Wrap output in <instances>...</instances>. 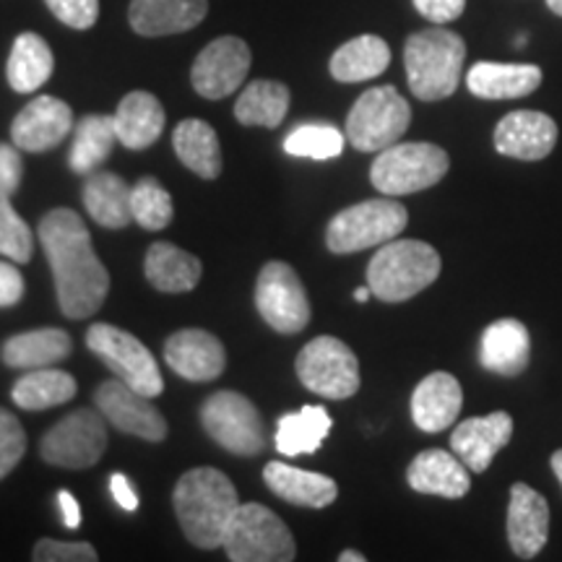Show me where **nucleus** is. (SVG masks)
<instances>
[{
  "instance_id": "nucleus-43",
  "label": "nucleus",
  "mask_w": 562,
  "mask_h": 562,
  "mask_svg": "<svg viewBox=\"0 0 562 562\" xmlns=\"http://www.w3.org/2000/svg\"><path fill=\"white\" fill-rule=\"evenodd\" d=\"M53 16L70 30H89L100 19V0H45Z\"/></svg>"
},
{
  "instance_id": "nucleus-32",
  "label": "nucleus",
  "mask_w": 562,
  "mask_h": 562,
  "mask_svg": "<svg viewBox=\"0 0 562 562\" xmlns=\"http://www.w3.org/2000/svg\"><path fill=\"white\" fill-rule=\"evenodd\" d=\"M391 63L389 42L378 34H362L344 42L331 55V76L341 83H360L381 76Z\"/></svg>"
},
{
  "instance_id": "nucleus-24",
  "label": "nucleus",
  "mask_w": 562,
  "mask_h": 562,
  "mask_svg": "<svg viewBox=\"0 0 562 562\" xmlns=\"http://www.w3.org/2000/svg\"><path fill=\"white\" fill-rule=\"evenodd\" d=\"M482 368L503 378H516L531 362V336L516 318H501L490 323L480 344Z\"/></svg>"
},
{
  "instance_id": "nucleus-25",
  "label": "nucleus",
  "mask_w": 562,
  "mask_h": 562,
  "mask_svg": "<svg viewBox=\"0 0 562 562\" xmlns=\"http://www.w3.org/2000/svg\"><path fill=\"white\" fill-rule=\"evenodd\" d=\"M542 83V68L531 63H474L467 74V87L480 100H518L529 97Z\"/></svg>"
},
{
  "instance_id": "nucleus-22",
  "label": "nucleus",
  "mask_w": 562,
  "mask_h": 562,
  "mask_svg": "<svg viewBox=\"0 0 562 562\" xmlns=\"http://www.w3.org/2000/svg\"><path fill=\"white\" fill-rule=\"evenodd\" d=\"M406 482L414 492L448 497V501H461L472 490L467 463L456 453L440 451V448L422 451L406 469Z\"/></svg>"
},
{
  "instance_id": "nucleus-48",
  "label": "nucleus",
  "mask_w": 562,
  "mask_h": 562,
  "mask_svg": "<svg viewBox=\"0 0 562 562\" xmlns=\"http://www.w3.org/2000/svg\"><path fill=\"white\" fill-rule=\"evenodd\" d=\"M58 505H60V516H63V526L66 529H79L81 526V505L70 495L68 490L58 492Z\"/></svg>"
},
{
  "instance_id": "nucleus-34",
  "label": "nucleus",
  "mask_w": 562,
  "mask_h": 562,
  "mask_svg": "<svg viewBox=\"0 0 562 562\" xmlns=\"http://www.w3.org/2000/svg\"><path fill=\"white\" fill-rule=\"evenodd\" d=\"M331 414L323 406H302L300 412L284 414L277 425V451L281 456H311L323 446V440L331 435Z\"/></svg>"
},
{
  "instance_id": "nucleus-46",
  "label": "nucleus",
  "mask_w": 562,
  "mask_h": 562,
  "mask_svg": "<svg viewBox=\"0 0 562 562\" xmlns=\"http://www.w3.org/2000/svg\"><path fill=\"white\" fill-rule=\"evenodd\" d=\"M24 297V277L13 263L0 261V307L19 305Z\"/></svg>"
},
{
  "instance_id": "nucleus-38",
  "label": "nucleus",
  "mask_w": 562,
  "mask_h": 562,
  "mask_svg": "<svg viewBox=\"0 0 562 562\" xmlns=\"http://www.w3.org/2000/svg\"><path fill=\"white\" fill-rule=\"evenodd\" d=\"M131 211L138 227L159 232L170 227L172 222V195L167 193L165 186H159L157 178H140L131 191Z\"/></svg>"
},
{
  "instance_id": "nucleus-18",
  "label": "nucleus",
  "mask_w": 562,
  "mask_h": 562,
  "mask_svg": "<svg viewBox=\"0 0 562 562\" xmlns=\"http://www.w3.org/2000/svg\"><path fill=\"white\" fill-rule=\"evenodd\" d=\"M513 438V417L508 412H492L487 417H472L456 425L451 448L467 463L469 472L484 474L492 459L508 446Z\"/></svg>"
},
{
  "instance_id": "nucleus-9",
  "label": "nucleus",
  "mask_w": 562,
  "mask_h": 562,
  "mask_svg": "<svg viewBox=\"0 0 562 562\" xmlns=\"http://www.w3.org/2000/svg\"><path fill=\"white\" fill-rule=\"evenodd\" d=\"M87 347L131 389L149 398L165 393V378H161L157 357L133 334L110 323H94L87 331Z\"/></svg>"
},
{
  "instance_id": "nucleus-37",
  "label": "nucleus",
  "mask_w": 562,
  "mask_h": 562,
  "mask_svg": "<svg viewBox=\"0 0 562 562\" xmlns=\"http://www.w3.org/2000/svg\"><path fill=\"white\" fill-rule=\"evenodd\" d=\"M117 133L112 115H87L76 123L74 144H70L68 167L76 175H89L110 157Z\"/></svg>"
},
{
  "instance_id": "nucleus-15",
  "label": "nucleus",
  "mask_w": 562,
  "mask_h": 562,
  "mask_svg": "<svg viewBox=\"0 0 562 562\" xmlns=\"http://www.w3.org/2000/svg\"><path fill=\"white\" fill-rule=\"evenodd\" d=\"M250 47L240 37H220L209 42L191 68V83L206 100H224L235 94L248 79Z\"/></svg>"
},
{
  "instance_id": "nucleus-8",
  "label": "nucleus",
  "mask_w": 562,
  "mask_h": 562,
  "mask_svg": "<svg viewBox=\"0 0 562 562\" xmlns=\"http://www.w3.org/2000/svg\"><path fill=\"white\" fill-rule=\"evenodd\" d=\"M412 108L393 87L368 89L347 115V140L357 151H383L409 131Z\"/></svg>"
},
{
  "instance_id": "nucleus-29",
  "label": "nucleus",
  "mask_w": 562,
  "mask_h": 562,
  "mask_svg": "<svg viewBox=\"0 0 562 562\" xmlns=\"http://www.w3.org/2000/svg\"><path fill=\"white\" fill-rule=\"evenodd\" d=\"M133 188L115 172H89L83 182V206L100 227L123 229L133 222L131 211Z\"/></svg>"
},
{
  "instance_id": "nucleus-6",
  "label": "nucleus",
  "mask_w": 562,
  "mask_h": 562,
  "mask_svg": "<svg viewBox=\"0 0 562 562\" xmlns=\"http://www.w3.org/2000/svg\"><path fill=\"white\" fill-rule=\"evenodd\" d=\"M222 547L232 562H290L297 558L292 531L261 503H245L235 510Z\"/></svg>"
},
{
  "instance_id": "nucleus-42",
  "label": "nucleus",
  "mask_w": 562,
  "mask_h": 562,
  "mask_svg": "<svg viewBox=\"0 0 562 562\" xmlns=\"http://www.w3.org/2000/svg\"><path fill=\"white\" fill-rule=\"evenodd\" d=\"M32 560L37 562H94L100 560L89 542H58V539H40L34 544Z\"/></svg>"
},
{
  "instance_id": "nucleus-7",
  "label": "nucleus",
  "mask_w": 562,
  "mask_h": 562,
  "mask_svg": "<svg viewBox=\"0 0 562 562\" xmlns=\"http://www.w3.org/2000/svg\"><path fill=\"white\" fill-rule=\"evenodd\" d=\"M409 222V211L393 195L355 203L339 211L326 229V245L336 256L360 252L398 237Z\"/></svg>"
},
{
  "instance_id": "nucleus-20",
  "label": "nucleus",
  "mask_w": 562,
  "mask_h": 562,
  "mask_svg": "<svg viewBox=\"0 0 562 562\" xmlns=\"http://www.w3.org/2000/svg\"><path fill=\"white\" fill-rule=\"evenodd\" d=\"M550 539V505L544 495L529 484L516 482L510 487L508 505V542L516 558L533 560Z\"/></svg>"
},
{
  "instance_id": "nucleus-47",
  "label": "nucleus",
  "mask_w": 562,
  "mask_h": 562,
  "mask_svg": "<svg viewBox=\"0 0 562 562\" xmlns=\"http://www.w3.org/2000/svg\"><path fill=\"white\" fill-rule=\"evenodd\" d=\"M110 492H112V501L121 505L125 513L138 510V492L133 490V484L125 474L110 476Z\"/></svg>"
},
{
  "instance_id": "nucleus-45",
  "label": "nucleus",
  "mask_w": 562,
  "mask_h": 562,
  "mask_svg": "<svg viewBox=\"0 0 562 562\" xmlns=\"http://www.w3.org/2000/svg\"><path fill=\"white\" fill-rule=\"evenodd\" d=\"M414 9L432 24H451L467 9V0H414Z\"/></svg>"
},
{
  "instance_id": "nucleus-12",
  "label": "nucleus",
  "mask_w": 562,
  "mask_h": 562,
  "mask_svg": "<svg viewBox=\"0 0 562 562\" xmlns=\"http://www.w3.org/2000/svg\"><path fill=\"white\" fill-rule=\"evenodd\" d=\"M108 448V419L100 409H79L53 425L40 442V453L50 467L91 469Z\"/></svg>"
},
{
  "instance_id": "nucleus-4",
  "label": "nucleus",
  "mask_w": 562,
  "mask_h": 562,
  "mask_svg": "<svg viewBox=\"0 0 562 562\" xmlns=\"http://www.w3.org/2000/svg\"><path fill=\"white\" fill-rule=\"evenodd\" d=\"M442 261L432 245L422 240H389L372 256L368 286L383 302H406L440 277Z\"/></svg>"
},
{
  "instance_id": "nucleus-30",
  "label": "nucleus",
  "mask_w": 562,
  "mask_h": 562,
  "mask_svg": "<svg viewBox=\"0 0 562 562\" xmlns=\"http://www.w3.org/2000/svg\"><path fill=\"white\" fill-rule=\"evenodd\" d=\"M74 349V339L63 328H37L11 336L0 349V357L9 368L37 370L47 364H58L66 360Z\"/></svg>"
},
{
  "instance_id": "nucleus-26",
  "label": "nucleus",
  "mask_w": 562,
  "mask_h": 562,
  "mask_svg": "<svg viewBox=\"0 0 562 562\" xmlns=\"http://www.w3.org/2000/svg\"><path fill=\"white\" fill-rule=\"evenodd\" d=\"M263 480L271 492L284 503L300 505V508H326L339 495V484L331 476L305 469L290 467V463L271 461L263 469Z\"/></svg>"
},
{
  "instance_id": "nucleus-50",
  "label": "nucleus",
  "mask_w": 562,
  "mask_h": 562,
  "mask_svg": "<svg viewBox=\"0 0 562 562\" xmlns=\"http://www.w3.org/2000/svg\"><path fill=\"white\" fill-rule=\"evenodd\" d=\"M552 469H554V476H558L560 484H562V451L552 453Z\"/></svg>"
},
{
  "instance_id": "nucleus-16",
  "label": "nucleus",
  "mask_w": 562,
  "mask_h": 562,
  "mask_svg": "<svg viewBox=\"0 0 562 562\" xmlns=\"http://www.w3.org/2000/svg\"><path fill=\"white\" fill-rule=\"evenodd\" d=\"M74 131V110L58 97H34L24 110L13 117L11 140L21 151L42 154L63 144Z\"/></svg>"
},
{
  "instance_id": "nucleus-51",
  "label": "nucleus",
  "mask_w": 562,
  "mask_h": 562,
  "mask_svg": "<svg viewBox=\"0 0 562 562\" xmlns=\"http://www.w3.org/2000/svg\"><path fill=\"white\" fill-rule=\"evenodd\" d=\"M370 286H360V290H355V300L357 302H368L370 300Z\"/></svg>"
},
{
  "instance_id": "nucleus-52",
  "label": "nucleus",
  "mask_w": 562,
  "mask_h": 562,
  "mask_svg": "<svg viewBox=\"0 0 562 562\" xmlns=\"http://www.w3.org/2000/svg\"><path fill=\"white\" fill-rule=\"evenodd\" d=\"M547 5H550L552 13H558V16H562V0H547Z\"/></svg>"
},
{
  "instance_id": "nucleus-2",
  "label": "nucleus",
  "mask_w": 562,
  "mask_h": 562,
  "mask_svg": "<svg viewBox=\"0 0 562 562\" xmlns=\"http://www.w3.org/2000/svg\"><path fill=\"white\" fill-rule=\"evenodd\" d=\"M172 505L188 542L201 550H216L224 542L232 516L240 508V497L220 469L195 467L175 484Z\"/></svg>"
},
{
  "instance_id": "nucleus-17",
  "label": "nucleus",
  "mask_w": 562,
  "mask_h": 562,
  "mask_svg": "<svg viewBox=\"0 0 562 562\" xmlns=\"http://www.w3.org/2000/svg\"><path fill=\"white\" fill-rule=\"evenodd\" d=\"M165 362L186 381L209 383L227 368V351L214 334L203 328H182L167 339Z\"/></svg>"
},
{
  "instance_id": "nucleus-5",
  "label": "nucleus",
  "mask_w": 562,
  "mask_h": 562,
  "mask_svg": "<svg viewBox=\"0 0 562 562\" xmlns=\"http://www.w3.org/2000/svg\"><path fill=\"white\" fill-rule=\"evenodd\" d=\"M451 159L448 151L425 140L393 144L381 151L370 167V180L383 195H409L427 191L446 178Z\"/></svg>"
},
{
  "instance_id": "nucleus-27",
  "label": "nucleus",
  "mask_w": 562,
  "mask_h": 562,
  "mask_svg": "<svg viewBox=\"0 0 562 562\" xmlns=\"http://www.w3.org/2000/svg\"><path fill=\"white\" fill-rule=\"evenodd\" d=\"M112 121H115L117 140H121L125 149L140 151L157 144L161 131H165V108H161V102L151 91L138 89L123 97Z\"/></svg>"
},
{
  "instance_id": "nucleus-33",
  "label": "nucleus",
  "mask_w": 562,
  "mask_h": 562,
  "mask_svg": "<svg viewBox=\"0 0 562 562\" xmlns=\"http://www.w3.org/2000/svg\"><path fill=\"white\" fill-rule=\"evenodd\" d=\"M175 154L188 170L203 180H214L222 175V146L216 131L206 121L188 117L172 133Z\"/></svg>"
},
{
  "instance_id": "nucleus-21",
  "label": "nucleus",
  "mask_w": 562,
  "mask_h": 562,
  "mask_svg": "<svg viewBox=\"0 0 562 562\" xmlns=\"http://www.w3.org/2000/svg\"><path fill=\"white\" fill-rule=\"evenodd\" d=\"M461 406V383L451 372H430L412 393V419L422 432L448 430L459 419Z\"/></svg>"
},
{
  "instance_id": "nucleus-3",
  "label": "nucleus",
  "mask_w": 562,
  "mask_h": 562,
  "mask_svg": "<svg viewBox=\"0 0 562 562\" xmlns=\"http://www.w3.org/2000/svg\"><path fill=\"white\" fill-rule=\"evenodd\" d=\"M467 42L451 30L430 26L414 32L404 45L406 81L412 94L422 102H440L459 89Z\"/></svg>"
},
{
  "instance_id": "nucleus-19",
  "label": "nucleus",
  "mask_w": 562,
  "mask_h": 562,
  "mask_svg": "<svg viewBox=\"0 0 562 562\" xmlns=\"http://www.w3.org/2000/svg\"><path fill=\"white\" fill-rule=\"evenodd\" d=\"M554 144H558V123L544 112H508L495 128V149L503 157L539 161L550 157Z\"/></svg>"
},
{
  "instance_id": "nucleus-11",
  "label": "nucleus",
  "mask_w": 562,
  "mask_h": 562,
  "mask_svg": "<svg viewBox=\"0 0 562 562\" xmlns=\"http://www.w3.org/2000/svg\"><path fill=\"white\" fill-rule=\"evenodd\" d=\"M201 425L216 446L235 456H258L266 448L261 414L237 391L211 393L201 406Z\"/></svg>"
},
{
  "instance_id": "nucleus-40",
  "label": "nucleus",
  "mask_w": 562,
  "mask_h": 562,
  "mask_svg": "<svg viewBox=\"0 0 562 562\" xmlns=\"http://www.w3.org/2000/svg\"><path fill=\"white\" fill-rule=\"evenodd\" d=\"M34 252V237L30 224L19 216L11 199L0 201V256L16 263H26Z\"/></svg>"
},
{
  "instance_id": "nucleus-49",
  "label": "nucleus",
  "mask_w": 562,
  "mask_h": 562,
  "mask_svg": "<svg viewBox=\"0 0 562 562\" xmlns=\"http://www.w3.org/2000/svg\"><path fill=\"white\" fill-rule=\"evenodd\" d=\"M339 562H364V554L355 552V550H344L339 554Z\"/></svg>"
},
{
  "instance_id": "nucleus-23",
  "label": "nucleus",
  "mask_w": 562,
  "mask_h": 562,
  "mask_svg": "<svg viewBox=\"0 0 562 562\" xmlns=\"http://www.w3.org/2000/svg\"><path fill=\"white\" fill-rule=\"evenodd\" d=\"M209 13V0H131L128 21L140 37L191 32Z\"/></svg>"
},
{
  "instance_id": "nucleus-36",
  "label": "nucleus",
  "mask_w": 562,
  "mask_h": 562,
  "mask_svg": "<svg viewBox=\"0 0 562 562\" xmlns=\"http://www.w3.org/2000/svg\"><path fill=\"white\" fill-rule=\"evenodd\" d=\"M290 110V89L271 79L250 81L235 102V117L243 125L279 128Z\"/></svg>"
},
{
  "instance_id": "nucleus-44",
  "label": "nucleus",
  "mask_w": 562,
  "mask_h": 562,
  "mask_svg": "<svg viewBox=\"0 0 562 562\" xmlns=\"http://www.w3.org/2000/svg\"><path fill=\"white\" fill-rule=\"evenodd\" d=\"M21 149L11 144H0V201L11 199L19 191L21 178H24V161Z\"/></svg>"
},
{
  "instance_id": "nucleus-10",
  "label": "nucleus",
  "mask_w": 562,
  "mask_h": 562,
  "mask_svg": "<svg viewBox=\"0 0 562 562\" xmlns=\"http://www.w3.org/2000/svg\"><path fill=\"white\" fill-rule=\"evenodd\" d=\"M300 383L331 402H344L360 391V362L347 344L336 336H318L300 349L297 362Z\"/></svg>"
},
{
  "instance_id": "nucleus-13",
  "label": "nucleus",
  "mask_w": 562,
  "mask_h": 562,
  "mask_svg": "<svg viewBox=\"0 0 562 562\" xmlns=\"http://www.w3.org/2000/svg\"><path fill=\"white\" fill-rule=\"evenodd\" d=\"M256 307L279 334H300L311 323V300L297 271L284 261H269L256 281Z\"/></svg>"
},
{
  "instance_id": "nucleus-35",
  "label": "nucleus",
  "mask_w": 562,
  "mask_h": 562,
  "mask_svg": "<svg viewBox=\"0 0 562 562\" xmlns=\"http://www.w3.org/2000/svg\"><path fill=\"white\" fill-rule=\"evenodd\" d=\"M79 391L74 375H68L66 370H53V368H37L30 370L26 375H21L11 389L13 404L21 406L26 412H45L53 406H60L70 402Z\"/></svg>"
},
{
  "instance_id": "nucleus-31",
  "label": "nucleus",
  "mask_w": 562,
  "mask_h": 562,
  "mask_svg": "<svg viewBox=\"0 0 562 562\" xmlns=\"http://www.w3.org/2000/svg\"><path fill=\"white\" fill-rule=\"evenodd\" d=\"M55 68V58L50 45L34 32H21L13 40L9 66H5V79L11 89L19 94H32L50 81Z\"/></svg>"
},
{
  "instance_id": "nucleus-39",
  "label": "nucleus",
  "mask_w": 562,
  "mask_h": 562,
  "mask_svg": "<svg viewBox=\"0 0 562 562\" xmlns=\"http://www.w3.org/2000/svg\"><path fill=\"white\" fill-rule=\"evenodd\" d=\"M347 136L339 128L326 123H307L297 125L290 136L284 138V151L290 157L302 159H336L344 151Z\"/></svg>"
},
{
  "instance_id": "nucleus-41",
  "label": "nucleus",
  "mask_w": 562,
  "mask_h": 562,
  "mask_svg": "<svg viewBox=\"0 0 562 562\" xmlns=\"http://www.w3.org/2000/svg\"><path fill=\"white\" fill-rule=\"evenodd\" d=\"M26 453V432L16 414L0 406V480H5Z\"/></svg>"
},
{
  "instance_id": "nucleus-1",
  "label": "nucleus",
  "mask_w": 562,
  "mask_h": 562,
  "mask_svg": "<svg viewBox=\"0 0 562 562\" xmlns=\"http://www.w3.org/2000/svg\"><path fill=\"white\" fill-rule=\"evenodd\" d=\"M40 243L55 277L60 313L81 321L104 305L110 273L91 248L89 227L76 211L53 209L40 222Z\"/></svg>"
},
{
  "instance_id": "nucleus-14",
  "label": "nucleus",
  "mask_w": 562,
  "mask_h": 562,
  "mask_svg": "<svg viewBox=\"0 0 562 562\" xmlns=\"http://www.w3.org/2000/svg\"><path fill=\"white\" fill-rule=\"evenodd\" d=\"M94 404L102 412V417L108 419V425L125 435H133V438L161 442L170 432L165 414L151 404V398L131 389L121 378L104 381L94 391Z\"/></svg>"
},
{
  "instance_id": "nucleus-28",
  "label": "nucleus",
  "mask_w": 562,
  "mask_h": 562,
  "mask_svg": "<svg viewBox=\"0 0 562 562\" xmlns=\"http://www.w3.org/2000/svg\"><path fill=\"white\" fill-rule=\"evenodd\" d=\"M144 273L154 290L167 294H182L195 290L203 277V266L188 250L178 248L172 243H154L146 250Z\"/></svg>"
}]
</instances>
